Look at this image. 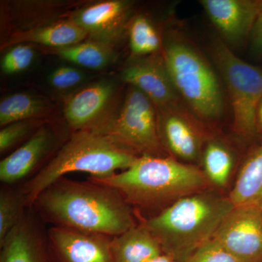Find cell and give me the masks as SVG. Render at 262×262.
<instances>
[{"mask_svg": "<svg viewBox=\"0 0 262 262\" xmlns=\"http://www.w3.org/2000/svg\"><path fill=\"white\" fill-rule=\"evenodd\" d=\"M32 208L51 227L110 237L139 223L134 208L117 189L89 179H57L37 196Z\"/></svg>", "mask_w": 262, "mask_h": 262, "instance_id": "obj_1", "label": "cell"}, {"mask_svg": "<svg viewBox=\"0 0 262 262\" xmlns=\"http://www.w3.org/2000/svg\"><path fill=\"white\" fill-rule=\"evenodd\" d=\"M89 179L115 188L133 208L160 211L184 196L210 187L201 168L171 156L142 155L126 170L110 177Z\"/></svg>", "mask_w": 262, "mask_h": 262, "instance_id": "obj_2", "label": "cell"}, {"mask_svg": "<svg viewBox=\"0 0 262 262\" xmlns=\"http://www.w3.org/2000/svg\"><path fill=\"white\" fill-rule=\"evenodd\" d=\"M233 208L228 196L206 189L184 196L143 221L158 239L164 254L185 262L213 238Z\"/></svg>", "mask_w": 262, "mask_h": 262, "instance_id": "obj_3", "label": "cell"}, {"mask_svg": "<svg viewBox=\"0 0 262 262\" xmlns=\"http://www.w3.org/2000/svg\"><path fill=\"white\" fill-rule=\"evenodd\" d=\"M139 156L117 145L106 136L88 130L74 131L56 155L33 178L20 184L27 208L57 179L73 172L91 177H110L126 170Z\"/></svg>", "mask_w": 262, "mask_h": 262, "instance_id": "obj_4", "label": "cell"}, {"mask_svg": "<svg viewBox=\"0 0 262 262\" xmlns=\"http://www.w3.org/2000/svg\"><path fill=\"white\" fill-rule=\"evenodd\" d=\"M163 56L174 87L193 114L201 121H213L222 117V89L204 58L189 45L179 41L169 42Z\"/></svg>", "mask_w": 262, "mask_h": 262, "instance_id": "obj_5", "label": "cell"}, {"mask_svg": "<svg viewBox=\"0 0 262 262\" xmlns=\"http://www.w3.org/2000/svg\"><path fill=\"white\" fill-rule=\"evenodd\" d=\"M99 134L138 155L167 157L160 139L156 106L145 94L130 86L120 110L108 115Z\"/></svg>", "mask_w": 262, "mask_h": 262, "instance_id": "obj_6", "label": "cell"}, {"mask_svg": "<svg viewBox=\"0 0 262 262\" xmlns=\"http://www.w3.org/2000/svg\"><path fill=\"white\" fill-rule=\"evenodd\" d=\"M212 55L228 90L234 130L251 140L260 131L257 108L262 100V70L243 61L220 39L213 42Z\"/></svg>", "mask_w": 262, "mask_h": 262, "instance_id": "obj_7", "label": "cell"}, {"mask_svg": "<svg viewBox=\"0 0 262 262\" xmlns=\"http://www.w3.org/2000/svg\"><path fill=\"white\" fill-rule=\"evenodd\" d=\"M67 139L51 127L41 126L30 138L0 162L3 184L20 185L37 175Z\"/></svg>", "mask_w": 262, "mask_h": 262, "instance_id": "obj_8", "label": "cell"}, {"mask_svg": "<svg viewBox=\"0 0 262 262\" xmlns=\"http://www.w3.org/2000/svg\"><path fill=\"white\" fill-rule=\"evenodd\" d=\"M213 238L239 262H262V210L234 206Z\"/></svg>", "mask_w": 262, "mask_h": 262, "instance_id": "obj_9", "label": "cell"}, {"mask_svg": "<svg viewBox=\"0 0 262 262\" xmlns=\"http://www.w3.org/2000/svg\"><path fill=\"white\" fill-rule=\"evenodd\" d=\"M158 112L160 139L167 153L183 163H201L205 144L201 120L181 105Z\"/></svg>", "mask_w": 262, "mask_h": 262, "instance_id": "obj_10", "label": "cell"}, {"mask_svg": "<svg viewBox=\"0 0 262 262\" xmlns=\"http://www.w3.org/2000/svg\"><path fill=\"white\" fill-rule=\"evenodd\" d=\"M113 237L63 227L46 230V248L50 262H114Z\"/></svg>", "mask_w": 262, "mask_h": 262, "instance_id": "obj_11", "label": "cell"}, {"mask_svg": "<svg viewBox=\"0 0 262 262\" xmlns=\"http://www.w3.org/2000/svg\"><path fill=\"white\" fill-rule=\"evenodd\" d=\"M124 82L136 88L152 101L158 110L180 106L163 56H151L127 66L121 73Z\"/></svg>", "mask_w": 262, "mask_h": 262, "instance_id": "obj_12", "label": "cell"}, {"mask_svg": "<svg viewBox=\"0 0 262 262\" xmlns=\"http://www.w3.org/2000/svg\"><path fill=\"white\" fill-rule=\"evenodd\" d=\"M113 84L106 82L86 86L66 101L63 113L69 126L75 131L98 134L108 115L114 97Z\"/></svg>", "mask_w": 262, "mask_h": 262, "instance_id": "obj_13", "label": "cell"}, {"mask_svg": "<svg viewBox=\"0 0 262 262\" xmlns=\"http://www.w3.org/2000/svg\"><path fill=\"white\" fill-rule=\"evenodd\" d=\"M131 11L130 2L108 0L77 10L70 20L89 33L91 40L113 45L128 27Z\"/></svg>", "mask_w": 262, "mask_h": 262, "instance_id": "obj_14", "label": "cell"}, {"mask_svg": "<svg viewBox=\"0 0 262 262\" xmlns=\"http://www.w3.org/2000/svg\"><path fill=\"white\" fill-rule=\"evenodd\" d=\"M44 222L33 208L0 244V262H50Z\"/></svg>", "mask_w": 262, "mask_h": 262, "instance_id": "obj_15", "label": "cell"}, {"mask_svg": "<svg viewBox=\"0 0 262 262\" xmlns=\"http://www.w3.org/2000/svg\"><path fill=\"white\" fill-rule=\"evenodd\" d=\"M200 3L221 34L232 42L252 32L262 13V0H202Z\"/></svg>", "mask_w": 262, "mask_h": 262, "instance_id": "obj_16", "label": "cell"}, {"mask_svg": "<svg viewBox=\"0 0 262 262\" xmlns=\"http://www.w3.org/2000/svg\"><path fill=\"white\" fill-rule=\"evenodd\" d=\"M114 262H148L164 254L161 246L144 221L112 239Z\"/></svg>", "mask_w": 262, "mask_h": 262, "instance_id": "obj_17", "label": "cell"}, {"mask_svg": "<svg viewBox=\"0 0 262 262\" xmlns=\"http://www.w3.org/2000/svg\"><path fill=\"white\" fill-rule=\"evenodd\" d=\"M228 196L234 206L262 210V144L245 160Z\"/></svg>", "mask_w": 262, "mask_h": 262, "instance_id": "obj_18", "label": "cell"}, {"mask_svg": "<svg viewBox=\"0 0 262 262\" xmlns=\"http://www.w3.org/2000/svg\"><path fill=\"white\" fill-rule=\"evenodd\" d=\"M89 37V33L70 19L46 27L15 33L8 43H37L58 49L79 44Z\"/></svg>", "mask_w": 262, "mask_h": 262, "instance_id": "obj_19", "label": "cell"}, {"mask_svg": "<svg viewBox=\"0 0 262 262\" xmlns=\"http://www.w3.org/2000/svg\"><path fill=\"white\" fill-rule=\"evenodd\" d=\"M234 156L225 143L215 139L206 141L202 155L203 173L210 186L224 188L228 185L233 172Z\"/></svg>", "mask_w": 262, "mask_h": 262, "instance_id": "obj_20", "label": "cell"}, {"mask_svg": "<svg viewBox=\"0 0 262 262\" xmlns=\"http://www.w3.org/2000/svg\"><path fill=\"white\" fill-rule=\"evenodd\" d=\"M57 56L66 61L91 70H101L114 61L113 44L90 40L75 46L56 49Z\"/></svg>", "mask_w": 262, "mask_h": 262, "instance_id": "obj_21", "label": "cell"}, {"mask_svg": "<svg viewBox=\"0 0 262 262\" xmlns=\"http://www.w3.org/2000/svg\"><path fill=\"white\" fill-rule=\"evenodd\" d=\"M49 104L44 100L27 94H15L0 103V125L13 122L37 120L45 116Z\"/></svg>", "mask_w": 262, "mask_h": 262, "instance_id": "obj_22", "label": "cell"}, {"mask_svg": "<svg viewBox=\"0 0 262 262\" xmlns=\"http://www.w3.org/2000/svg\"><path fill=\"white\" fill-rule=\"evenodd\" d=\"M27 209V201L21 186L2 184L0 188V244L20 223Z\"/></svg>", "mask_w": 262, "mask_h": 262, "instance_id": "obj_23", "label": "cell"}, {"mask_svg": "<svg viewBox=\"0 0 262 262\" xmlns=\"http://www.w3.org/2000/svg\"><path fill=\"white\" fill-rule=\"evenodd\" d=\"M131 51L137 56L154 54L159 51L161 41L158 31L149 19L139 15L128 25Z\"/></svg>", "mask_w": 262, "mask_h": 262, "instance_id": "obj_24", "label": "cell"}, {"mask_svg": "<svg viewBox=\"0 0 262 262\" xmlns=\"http://www.w3.org/2000/svg\"><path fill=\"white\" fill-rule=\"evenodd\" d=\"M40 127L35 120L13 122L3 127L0 130V153L5 154L24 141L26 142Z\"/></svg>", "mask_w": 262, "mask_h": 262, "instance_id": "obj_25", "label": "cell"}, {"mask_svg": "<svg viewBox=\"0 0 262 262\" xmlns=\"http://www.w3.org/2000/svg\"><path fill=\"white\" fill-rule=\"evenodd\" d=\"M34 58V51L29 46L18 45L8 51L1 61L2 72L13 75L27 70Z\"/></svg>", "mask_w": 262, "mask_h": 262, "instance_id": "obj_26", "label": "cell"}, {"mask_svg": "<svg viewBox=\"0 0 262 262\" xmlns=\"http://www.w3.org/2000/svg\"><path fill=\"white\" fill-rule=\"evenodd\" d=\"M185 262H239L214 238L198 248Z\"/></svg>", "mask_w": 262, "mask_h": 262, "instance_id": "obj_27", "label": "cell"}, {"mask_svg": "<svg viewBox=\"0 0 262 262\" xmlns=\"http://www.w3.org/2000/svg\"><path fill=\"white\" fill-rule=\"evenodd\" d=\"M83 78L82 72L70 67H60L53 71L48 77L52 87L57 90H67L75 87Z\"/></svg>", "mask_w": 262, "mask_h": 262, "instance_id": "obj_28", "label": "cell"}, {"mask_svg": "<svg viewBox=\"0 0 262 262\" xmlns=\"http://www.w3.org/2000/svg\"><path fill=\"white\" fill-rule=\"evenodd\" d=\"M252 32L255 44L257 47L262 48V13L256 20Z\"/></svg>", "mask_w": 262, "mask_h": 262, "instance_id": "obj_29", "label": "cell"}, {"mask_svg": "<svg viewBox=\"0 0 262 262\" xmlns=\"http://www.w3.org/2000/svg\"><path fill=\"white\" fill-rule=\"evenodd\" d=\"M148 262H178L174 260L173 258L167 256V255L163 254L158 256V257L153 258Z\"/></svg>", "mask_w": 262, "mask_h": 262, "instance_id": "obj_30", "label": "cell"}, {"mask_svg": "<svg viewBox=\"0 0 262 262\" xmlns=\"http://www.w3.org/2000/svg\"><path fill=\"white\" fill-rule=\"evenodd\" d=\"M257 122L259 130L262 131V100L257 108Z\"/></svg>", "mask_w": 262, "mask_h": 262, "instance_id": "obj_31", "label": "cell"}]
</instances>
